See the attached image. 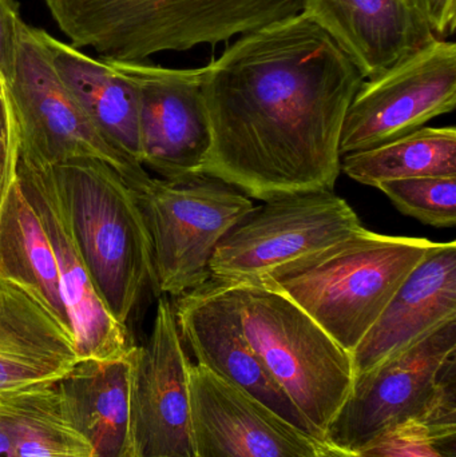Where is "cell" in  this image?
Here are the masks:
<instances>
[{
  "label": "cell",
  "mask_w": 456,
  "mask_h": 457,
  "mask_svg": "<svg viewBox=\"0 0 456 457\" xmlns=\"http://www.w3.org/2000/svg\"><path fill=\"white\" fill-rule=\"evenodd\" d=\"M342 171L377 187L390 179L456 177L455 128H420L387 144L343 155Z\"/></svg>",
  "instance_id": "603a6c76"
},
{
  "label": "cell",
  "mask_w": 456,
  "mask_h": 457,
  "mask_svg": "<svg viewBox=\"0 0 456 457\" xmlns=\"http://www.w3.org/2000/svg\"><path fill=\"white\" fill-rule=\"evenodd\" d=\"M318 24L374 79L438 39L422 11L406 0H304Z\"/></svg>",
  "instance_id": "2e32d148"
},
{
  "label": "cell",
  "mask_w": 456,
  "mask_h": 457,
  "mask_svg": "<svg viewBox=\"0 0 456 457\" xmlns=\"http://www.w3.org/2000/svg\"><path fill=\"white\" fill-rule=\"evenodd\" d=\"M19 160V134L5 88L0 90V212L15 184Z\"/></svg>",
  "instance_id": "484cf974"
},
{
  "label": "cell",
  "mask_w": 456,
  "mask_h": 457,
  "mask_svg": "<svg viewBox=\"0 0 456 457\" xmlns=\"http://www.w3.org/2000/svg\"><path fill=\"white\" fill-rule=\"evenodd\" d=\"M406 2H409L410 4L414 5V7H417L418 10L422 11V12H423L422 0H406ZM423 13H425V12H423Z\"/></svg>",
  "instance_id": "4dcf8cb0"
},
{
  "label": "cell",
  "mask_w": 456,
  "mask_h": 457,
  "mask_svg": "<svg viewBox=\"0 0 456 457\" xmlns=\"http://www.w3.org/2000/svg\"><path fill=\"white\" fill-rule=\"evenodd\" d=\"M51 169L91 281L110 314L128 327L154 281L152 244L136 190L109 163L94 158Z\"/></svg>",
  "instance_id": "277c9868"
},
{
  "label": "cell",
  "mask_w": 456,
  "mask_h": 457,
  "mask_svg": "<svg viewBox=\"0 0 456 457\" xmlns=\"http://www.w3.org/2000/svg\"><path fill=\"white\" fill-rule=\"evenodd\" d=\"M455 106L456 46L436 39L379 77L364 80L345 114L340 155L401 138Z\"/></svg>",
  "instance_id": "30bf717a"
},
{
  "label": "cell",
  "mask_w": 456,
  "mask_h": 457,
  "mask_svg": "<svg viewBox=\"0 0 456 457\" xmlns=\"http://www.w3.org/2000/svg\"><path fill=\"white\" fill-rule=\"evenodd\" d=\"M230 285L249 344L313 435L323 440L352 386L350 353L281 293L253 282Z\"/></svg>",
  "instance_id": "5b68a950"
},
{
  "label": "cell",
  "mask_w": 456,
  "mask_h": 457,
  "mask_svg": "<svg viewBox=\"0 0 456 457\" xmlns=\"http://www.w3.org/2000/svg\"><path fill=\"white\" fill-rule=\"evenodd\" d=\"M456 320V244L435 242L351 352L353 376Z\"/></svg>",
  "instance_id": "e0dca14e"
},
{
  "label": "cell",
  "mask_w": 456,
  "mask_h": 457,
  "mask_svg": "<svg viewBox=\"0 0 456 457\" xmlns=\"http://www.w3.org/2000/svg\"><path fill=\"white\" fill-rule=\"evenodd\" d=\"M364 80L303 13L237 37L201 69L211 130L203 174L260 201L334 192L343 123Z\"/></svg>",
  "instance_id": "6da1fadb"
},
{
  "label": "cell",
  "mask_w": 456,
  "mask_h": 457,
  "mask_svg": "<svg viewBox=\"0 0 456 457\" xmlns=\"http://www.w3.org/2000/svg\"><path fill=\"white\" fill-rule=\"evenodd\" d=\"M16 181L37 213L55 257L62 295L71 320L78 361L126 356L134 344L99 297L75 244L53 169L19 155Z\"/></svg>",
  "instance_id": "9a60e30c"
},
{
  "label": "cell",
  "mask_w": 456,
  "mask_h": 457,
  "mask_svg": "<svg viewBox=\"0 0 456 457\" xmlns=\"http://www.w3.org/2000/svg\"><path fill=\"white\" fill-rule=\"evenodd\" d=\"M19 134V155L47 168L94 158L114 168L136 192L152 177L104 141L54 69L40 29L21 24L12 75L4 86Z\"/></svg>",
  "instance_id": "52a82bcc"
},
{
  "label": "cell",
  "mask_w": 456,
  "mask_h": 457,
  "mask_svg": "<svg viewBox=\"0 0 456 457\" xmlns=\"http://www.w3.org/2000/svg\"><path fill=\"white\" fill-rule=\"evenodd\" d=\"M318 457H356L355 453L351 451L343 450V448L335 447V445H328V443L321 442L320 448H319Z\"/></svg>",
  "instance_id": "f546056e"
},
{
  "label": "cell",
  "mask_w": 456,
  "mask_h": 457,
  "mask_svg": "<svg viewBox=\"0 0 456 457\" xmlns=\"http://www.w3.org/2000/svg\"><path fill=\"white\" fill-rule=\"evenodd\" d=\"M361 219L329 190L264 201L220 241L211 279L252 282L363 230Z\"/></svg>",
  "instance_id": "ba28073f"
},
{
  "label": "cell",
  "mask_w": 456,
  "mask_h": 457,
  "mask_svg": "<svg viewBox=\"0 0 456 457\" xmlns=\"http://www.w3.org/2000/svg\"><path fill=\"white\" fill-rule=\"evenodd\" d=\"M104 59L136 87L142 166L170 181L203 176L211 130L201 69Z\"/></svg>",
  "instance_id": "8fae6325"
},
{
  "label": "cell",
  "mask_w": 456,
  "mask_h": 457,
  "mask_svg": "<svg viewBox=\"0 0 456 457\" xmlns=\"http://www.w3.org/2000/svg\"><path fill=\"white\" fill-rule=\"evenodd\" d=\"M399 212L434 228L456 225V177L390 179L377 185Z\"/></svg>",
  "instance_id": "cb8c5ba5"
},
{
  "label": "cell",
  "mask_w": 456,
  "mask_h": 457,
  "mask_svg": "<svg viewBox=\"0 0 456 457\" xmlns=\"http://www.w3.org/2000/svg\"><path fill=\"white\" fill-rule=\"evenodd\" d=\"M2 88H4V83H3L2 78H0V90H2Z\"/></svg>",
  "instance_id": "1f68e13d"
},
{
  "label": "cell",
  "mask_w": 456,
  "mask_h": 457,
  "mask_svg": "<svg viewBox=\"0 0 456 457\" xmlns=\"http://www.w3.org/2000/svg\"><path fill=\"white\" fill-rule=\"evenodd\" d=\"M134 348L118 359L79 360L56 383L67 415L90 443L94 457H134L130 419Z\"/></svg>",
  "instance_id": "ffe728a7"
},
{
  "label": "cell",
  "mask_w": 456,
  "mask_h": 457,
  "mask_svg": "<svg viewBox=\"0 0 456 457\" xmlns=\"http://www.w3.org/2000/svg\"><path fill=\"white\" fill-rule=\"evenodd\" d=\"M419 421H402L361 445L356 457H449Z\"/></svg>",
  "instance_id": "d4e9b609"
},
{
  "label": "cell",
  "mask_w": 456,
  "mask_h": 457,
  "mask_svg": "<svg viewBox=\"0 0 456 457\" xmlns=\"http://www.w3.org/2000/svg\"><path fill=\"white\" fill-rule=\"evenodd\" d=\"M40 37L54 69L99 136L129 163L145 169L133 83L104 58H93L45 29H40Z\"/></svg>",
  "instance_id": "d6986e66"
},
{
  "label": "cell",
  "mask_w": 456,
  "mask_h": 457,
  "mask_svg": "<svg viewBox=\"0 0 456 457\" xmlns=\"http://www.w3.org/2000/svg\"><path fill=\"white\" fill-rule=\"evenodd\" d=\"M136 195L149 231L158 297H177L208 282L217 245L254 208L248 195L205 174L181 181L152 177Z\"/></svg>",
  "instance_id": "8992f818"
},
{
  "label": "cell",
  "mask_w": 456,
  "mask_h": 457,
  "mask_svg": "<svg viewBox=\"0 0 456 457\" xmlns=\"http://www.w3.org/2000/svg\"><path fill=\"white\" fill-rule=\"evenodd\" d=\"M423 12L438 39L452 37L456 23V0H422Z\"/></svg>",
  "instance_id": "83f0119b"
},
{
  "label": "cell",
  "mask_w": 456,
  "mask_h": 457,
  "mask_svg": "<svg viewBox=\"0 0 456 457\" xmlns=\"http://www.w3.org/2000/svg\"><path fill=\"white\" fill-rule=\"evenodd\" d=\"M434 244L364 228L252 282L294 301L351 353Z\"/></svg>",
  "instance_id": "3957f363"
},
{
  "label": "cell",
  "mask_w": 456,
  "mask_h": 457,
  "mask_svg": "<svg viewBox=\"0 0 456 457\" xmlns=\"http://www.w3.org/2000/svg\"><path fill=\"white\" fill-rule=\"evenodd\" d=\"M77 48L142 62L216 46L303 13L304 0H45Z\"/></svg>",
  "instance_id": "7a4b0ae2"
},
{
  "label": "cell",
  "mask_w": 456,
  "mask_h": 457,
  "mask_svg": "<svg viewBox=\"0 0 456 457\" xmlns=\"http://www.w3.org/2000/svg\"><path fill=\"white\" fill-rule=\"evenodd\" d=\"M190 364L171 301L160 295L152 332L133 353L134 457H195L190 427Z\"/></svg>",
  "instance_id": "7c38bea8"
},
{
  "label": "cell",
  "mask_w": 456,
  "mask_h": 457,
  "mask_svg": "<svg viewBox=\"0 0 456 457\" xmlns=\"http://www.w3.org/2000/svg\"><path fill=\"white\" fill-rule=\"evenodd\" d=\"M455 361L456 320H452L353 376L350 394L324 432V442L355 453L385 429L420 418Z\"/></svg>",
  "instance_id": "9c48e42d"
},
{
  "label": "cell",
  "mask_w": 456,
  "mask_h": 457,
  "mask_svg": "<svg viewBox=\"0 0 456 457\" xmlns=\"http://www.w3.org/2000/svg\"><path fill=\"white\" fill-rule=\"evenodd\" d=\"M0 278L23 287L74 338L53 249L16 179L0 212Z\"/></svg>",
  "instance_id": "44dd1931"
},
{
  "label": "cell",
  "mask_w": 456,
  "mask_h": 457,
  "mask_svg": "<svg viewBox=\"0 0 456 457\" xmlns=\"http://www.w3.org/2000/svg\"><path fill=\"white\" fill-rule=\"evenodd\" d=\"M171 305L182 343L189 346L198 365L248 392L294 426L313 435L310 424L249 344L232 285L209 279L174 297Z\"/></svg>",
  "instance_id": "5bb4252c"
},
{
  "label": "cell",
  "mask_w": 456,
  "mask_h": 457,
  "mask_svg": "<svg viewBox=\"0 0 456 457\" xmlns=\"http://www.w3.org/2000/svg\"><path fill=\"white\" fill-rule=\"evenodd\" d=\"M0 411L16 457H94L67 415L56 383L5 395Z\"/></svg>",
  "instance_id": "7402d4cb"
},
{
  "label": "cell",
  "mask_w": 456,
  "mask_h": 457,
  "mask_svg": "<svg viewBox=\"0 0 456 457\" xmlns=\"http://www.w3.org/2000/svg\"><path fill=\"white\" fill-rule=\"evenodd\" d=\"M189 395L195 457H318L323 440L203 365L190 364Z\"/></svg>",
  "instance_id": "4fadbf2b"
},
{
  "label": "cell",
  "mask_w": 456,
  "mask_h": 457,
  "mask_svg": "<svg viewBox=\"0 0 456 457\" xmlns=\"http://www.w3.org/2000/svg\"><path fill=\"white\" fill-rule=\"evenodd\" d=\"M23 23L18 3L15 0H0V78L4 86L12 75Z\"/></svg>",
  "instance_id": "4316f807"
},
{
  "label": "cell",
  "mask_w": 456,
  "mask_h": 457,
  "mask_svg": "<svg viewBox=\"0 0 456 457\" xmlns=\"http://www.w3.org/2000/svg\"><path fill=\"white\" fill-rule=\"evenodd\" d=\"M0 457H16L10 434L3 420L2 411H0Z\"/></svg>",
  "instance_id": "f1b7e54d"
},
{
  "label": "cell",
  "mask_w": 456,
  "mask_h": 457,
  "mask_svg": "<svg viewBox=\"0 0 456 457\" xmlns=\"http://www.w3.org/2000/svg\"><path fill=\"white\" fill-rule=\"evenodd\" d=\"M77 362L72 336L23 287L0 278V396L58 383Z\"/></svg>",
  "instance_id": "ac0fdd59"
}]
</instances>
